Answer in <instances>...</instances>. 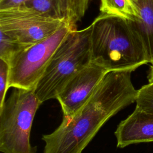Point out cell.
I'll return each mask as SVG.
<instances>
[{"label":"cell","instance_id":"30bf717a","mask_svg":"<svg viewBox=\"0 0 153 153\" xmlns=\"http://www.w3.org/2000/svg\"><path fill=\"white\" fill-rule=\"evenodd\" d=\"M101 13L119 17L132 22L138 19L137 12L131 0H100Z\"/></svg>","mask_w":153,"mask_h":153},{"label":"cell","instance_id":"7c38bea8","mask_svg":"<svg viewBox=\"0 0 153 153\" xmlns=\"http://www.w3.org/2000/svg\"><path fill=\"white\" fill-rule=\"evenodd\" d=\"M0 59L8 65L17 55L29 47L22 44L2 31H0Z\"/></svg>","mask_w":153,"mask_h":153},{"label":"cell","instance_id":"52a82bcc","mask_svg":"<svg viewBox=\"0 0 153 153\" xmlns=\"http://www.w3.org/2000/svg\"><path fill=\"white\" fill-rule=\"evenodd\" d=\"M108 72L92 61L66 83L56 97L63 118H71L85 105Z\"/></svg>","mask_w":153,"mask_h":153},{"label":"cell","instance_id":"9c48e42d","mask_svg":"<svg viewBox=\"0 0 153 153\" xmlns=\"http://www.w3.org/2000/svg\"><path fill=\"white\" fill-rule=\"evenodd\" d=\"M138 19L131 22L140 35L146 51L153 62V0H131Z\"/></svg>","mask_w":153,"mask_h":153},{"label":"cell","instance_id":"8992f818","mask_svg":"<svg viewBox=\"0 0 153 153\" xmlns=\"http://www.w3.org/2000/svg\"><path fill=\"white\" fill-rule=\"evenodd\" d=\"M66 23L25 5L0 10V31L27 46L46 39Z\"/></svg>","mask_w":153,"mask_h":153},{"label":"cell","instance_id":"3957f363","mask_svg":"<svg viewBox=\"0 0 153 153\" xmlns=\"http://www.w3.org/2000/svg\"><path fill=\"white\" fill-rule=\"evenodd\" d=\"M91 30V25L73 29L58 47L35 88L42 103L56 99L66 83L92 62Z\"/></svg>","mask_w":153,"mask_h":153},{"label":"cell","instance_id":"9a60e30c","mask_svg":"<svg viewBox=\"0 0 153 153\" xmlns=\"http://www.w3.org/2000/svg\"><path fill=\"white\" fill-rule=\"evenodd\" d=\"M10 66L0 59V109L5 101V96L9 87Z\"/></svg>","mask_w":153,"mask_h":153},{"label":"cell","instance_id":"e0dca14e","mask_svg":"<svg viewBox=\"0 0 153 153\" xmlns=\"http://www.w3.org/2000/svg\"><path fill=\"white\" fill-rule=\"evenodd\" d=\"M147 78L148 81H151L153 80V62L151 63V65L149 69L148 72V75H147Z\"/></svg>","mask_w":153,"mask_h":153},{"label":"cell","instance_id":"5b68a950","mask_svg":"<svg viewBox=\"0 0 153 153\" xmlns=\"http://www.w3.org/2000/svg\"><path fill=\"white\" fill-rule=\"evenodd\" d=\"M75 28L66 23L46 39L17 55L9 63V87L35 90L53 54Z\"/></svg>","mask_w":153,"mask_h":153},{"label":"cell","instance_id":"5bb4252c","mask_svg":"<svg viewBox=\"0 0 153 153\" xmlns=\"http://www.w3.org/2000/svg\"><path fill=\"white\" fill-rule=\"evenodd\" d=\"M135 103L136 108L153 114V80L137 90Z\"/></svg>","mask_w":153,"mask_h":153},{"label":"cell","instance_id":"8fae6325","mask_svg":"<svg viewBox=\"0 0 153 153\" xmlns=\"http://www.w3.org/2000/svg\"><path fill=\"white\" fill-rule=\"evenodd\" d=\"M91 0H58L60 15L67 23L76 26L85 15Z\"/></svg>","mask_w":153,"mask_h":153},{"label":"cell","instance_id":"4fadbf2b","mask_svg":"<svg viewBox=\"0 0 153 153\" xmlns=\"http://www.w3.org/2000/svg\"><path fill=\"white\" fill-rule=\"evenodd\" d=\"M23 5L46 16L62 19L58 0H30Z\"/></svg>","mask_w":153,"mask_h":153},{"label":"cell","instance_id":"277c9868","mask_svg":"<svg viewBox=\"0 0 153 153\" xmlns=\"http://www.w3.org/2000/svg\"><path fill=\"white\" fill-rule=\"evenodd\" d=\"M42 104L35 90L14 88L0 109V151L36 153L30 142L35 114Z\"/></svg>","mask_w":153,"mask_h":153},{"label":"cell","instance_id":"2e32d148","mask_svg":"<svg viewBox=\"0 0 153 153\" xmlns=\"http://www.w3.org/2000/svg\"><path fill=\"white\" fill-rule=\"evenodd\" d=\"M30 0H0V10L25 5Z\"/></svg>","mask_w":153,"mask_h":153},{"label":"cell","instance_id":"6da1fadb","mask_svg":"<svg viewBox=\"0 0 153 153\" xmlns=\"http://www.w3.org/2000/svg\"><path fill=\"white\" fill-rule=\"evenodd\" d=\"M131 71L108 72L85 105L73 117L63 118L52 133L42 137L43 153H82L101 127L136 101L137 90Z\"/></svg>","mask_w":153,"mask_h":153},{"label":"cell","instance_id":"7a4b0ae2","mask_svg":"<svg viewBox=\"0 0 153 153\" xmlns=\"http://www.w3.org/2000/svg\"><path fill=\"white\" fill-rule=\"evenodd\" d=\"M92 61L108 72L134 71L152 63L131 22L101 13L90 25Z\"/></svg>","mask_w":153,"mask_h":153},{"label":"cell","instance_id":"ba28073f","mask_svg":"<svg viewBox=\"0 0 153 153\" xmlns=\"http://www.w3.org/2000/svg\"><path fill=\"white\" fill-rule=\"evenodd\" d=\"M114 134L117 147L120 148L132 144L153 142V114L135 108L130 115L118 124Z\"/></svg>","mask_w":153,"mask_h":153}]
</instances>
